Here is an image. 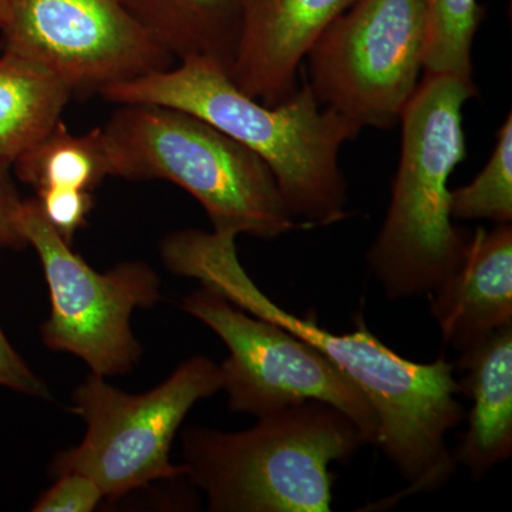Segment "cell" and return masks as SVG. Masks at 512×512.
<instances>
[{"mask_svg":"<svg viewBox=\"0 0 512 512\" xmlns=\"http://www.w3.org/2000/svg\"><path fill=\"white\" fill-rule=\"evenodd\" d=\"M235 239L228 232L178 231L164 239L161 256L174 274L198 279L251 315L305 340L359 387L379 421L376 446L407 483L387 503L446 485L457 470L447 434L466 419L454 365L443 356L431 363L404 359L380 342L360 316L353 332L338 335L320 328L313 313L299 318L285 311L249 278Z\"/></svg>","mask_w":512,"mask_h":512,"instance_id":"cell-1","label":"cell"},{"mask_svg":"<svg viewBox=\"0 0 512 512\" xmlns=\"http://www.w3.org/2000/svg\"><path fill=\"white\" fill-rule=\"evenodd\" d=\"M100 94L116 104L187 111L234 138L265 161L289 212L309 228L349 217L340 150L362 130L323 107L306 83L282 103L268 106L242 92L218 64L190 57Z\"/></svg>","mask_w":512,"mask_h":512,"instance_id":"cell-2","label":"cell"},{"mask_svg":"<svg viewBox=\"0 0 512 512\" xmlns=\"http://www.w3.org/2000/svg\"><path fill=\"white\" fill-rule=\"evenodd\" d=\"M476 96L470 80L423 74L400 117L392 198L366 256L390 301L433 292L466 254L471 234L453 224L448 184L467 157L463 110Z\"/></svg>","mask_w":512,"mask_h":512,"instance_id":"cell-3","label":"cell"},{"mask_svg":"<svg viewBox=\"0 0 512 512\" xmlns=\"http://www.w3.org/2000/svg\"><path fill=\"white\" fill-rule=\"evenodd\" d=\"M252 429L192 426L183 434L185 476L212 512H329L333 463L363 446L356 424L336 407L303 402L258 417Z\"/></svg>","mask_w":512,"mask_h":512,"instance_id":"cell-4","label":"cell"},{"mask_svg":"<svg viewBox=\"0 0 512 512\" xmlns=\"http://www.w3.org/2000/svg\"><path fill=\"white\" fill-rule=\"evenodd\" d=\"M119 106L101 128L111 177L178 185L217 232L276 238L309 229L289 212L265 161L234 138L173 107Z\"/></svg>","mask_w":512,"mask_h":512,"instance_id":"cell-5","label":"cell"},{"mask_svg":"<svg viewBox=\"0 0 512 512\" xmlns=\"http://www.w3.org/2000/svg\"><path fill=\"white\" fill-rule=\"evenodd\" d=\"M220 390V366L204 356L187 360L147 393H126L92 375L73 394L86 436L57 454L50 473L93 478L111 500L153 481L184 477L185 467L170 461L175 434L195 403Z\"/></svg>","mask_w":512,"mask_h":512,"instance_id":"cell-6","label":"cell"},{"mask_svg":"<svg viewBox=\"0 0 512 512\" xmlns=\"http://www.w3.org/2000/svg\"><path fill=\"white\" fill-rule=\"evenodd\" d=\"M423 0H355L313 43L306 84L359 130L400 123L424 73Z\"/></svg>","mask_w":512,"mask_h":512,"instance_id":"cell-7","label":"cell"},{"mask_svg":"<svg viewBox=\"0 0 512 512\" xmlns=\"http://www.w3.org/2000/svg\"><path fill=\"white\" fill-rule=\"evenodd\" d=\"M18 228L35 249L50 293V315L42 326L47 348L72 353L101 377L131 372L141 345L131 330L134 309L160 299V278L143 262L94 271L43 217L36 198L23 200Z\"/></svg>","mask_w":512,"mask_h":512,"instance_id":"cell-8","label":"cell"},{"mask_svg":"<svg viewBox=\"0 0 512 512\" xmlns=\"http://www.w3.org/2000/svg\"><path fill=\"white\" fill-rule=\"evenodd\" d=\"M183 308L228 348L220 369L232 412L261 417L313 400L345 413L365 443L376 444L379 421L372 404L318 349L207 286L185 296Z\"/></svg>","mask_w":512,"mask_h":512,"instance_id":"cell-9","label":"cell"},{"mask_svg":"<svg viewBox=\"0 0 512 512\" xmlns=\"http://www.w3.org/2000/svg\"><path fill=\"white\" fill-rule=\"evenodd\" d=\"M3 52L55 74L74 93L161 72L173 56L131 18L121 0H6Z\"/></svg>","mask_w":512,"mask_h":512,"instance_id":"cell-10","label":"cell"},{"mask_svg":"<svg viewBox=\"0 0 512 512\" xmlns=\"http://www.w3.org/2000/svg\"><path fill=\"white\" fill-rule=\"evenodd\" d=\"M355 0H248L231 79L242 92L276 106L298 89L306 53Z\"/></svg>","mask_w":512,"mask_h":512,"instance_id":"cell-11","label":"cell"},{"mask_svg":"<svg viewBox=\"0 0 512 512\" xmlns=\"http://www.w3.org/2000/svg\"><path fill=\"white\" fill-rule=\"evenodd\" d=\"M430 295L441 338L457 352L512 325V225L478 228L460 264Z\"/></svg>","mask_w":512,"mask_h":512,"instance_id":"cell-12","label":"cell"},{"mask_svg":"<svg viewBox=\"0 0 512 512\" xmlns=\"http://www.w3.org/2000/svg\"><path fill=\"white\" fill-rule=\"evenodd\" d=\"M456 366L464 372L460 394L473 409L453 456L480 478L512 454V325L461 352Z\"/></svg>","mask_w":512,"mask_h":512,"instance_id":"cell-13","label":"cell"},{"mask_svg":"<svg viewBox=\"0 0 512 512\" xmlns=\"http://www.w3.org/2000/svg\"><path fill=\"white\" fill-rule=\"evenodd\" d=\"M173 59L210 60L228 74L237 59L248 0H121Z\"/></svg>","mask_w":512,"mask_h":512,"instance_id":"cell-14","label":"cell"},{"mask_svg":"<svg viewBox=\"0 0 512 512\" xmlns=\"http://www.w3.org/2000/svg\"><path fill=\"white\" fill-rule=\"evenodd\" d=\"M73 93L40 64L0 56V161L13 165L56 126Z\"/></svg>","mask_w":512,"mask_h":512,"instance_id":"cell-15","label":"cell"},{"mask_svg":"<svg viewBox=\"0 0 512 512\" xmlns=\"http://www.w3.org/2000/svg\"><path fill=\"white\" fill-rule=\"evenodd\" d=\"M12 170L36 192L46 188L93 192L111 177L101 128L76 136L67 130L62 120L20 156Z\"/></svg>","mask_w":512,"mask_h":512,"instance_id":"cell-16","label":"cell"},{"mask_svg":"<svg viewBox=\"0 0 512 512\" xmlns=\"http://www.w3.org/2000/svg\"><path fill=\"white\" fill-rule=\"evenodd\" d=\"M426 50L423 74L474 82L473 43L484 20L478 0H423Z\"/></svg>","mask_w":512,"mask_h":512,"instance_id":"cell-17","label":"cell"},{"mask_svg":"<svg viewBox=\"0 0 512 512\" xmlns=\"http://www.w3.org/2000/svg\"><path fill=\"white\" fill-rule=\"evenodd\" d=\"M454 220L512 222V116L497 134L491 157L480 174L464 187L451 190Z\"/></svg>","mask_w":512,"mask_h":512,"instance_id":"cell-18","label":"cell"},{"mask_svg":"<svg viewBox=\"0 0 512 512\" xmlns=\"http://www.w3.org/2000/svg\"><path fill=\"white\" fill-rule=\"evenodd\" d=\"M36 201L43 217L57 234L73 244L74 234L86 224L94 207L92 191L72 188H46L36 192Z\"/></svg>","mask_w":512,"mask_h":512,"instance_id":"cell-19","label":"cell"},{"mask_svg":"<svg viewBox=\"0 0 512 512\" xmlns=\"http://www.w3.org/2000/svg\"><path fill=\"white\" fill-rule=\"evenodd\" d=\"M57 483L47 490L32 511L36 512H90L96 510L104 494L93 478L79 473L56 477Z\"/></svg>","mask_w":512,"mask_h":512,"instance_id":"cell-20","label":"cell"},{"mask_svg":"<svg viewBox=\"0 0 512 512\" xmlns=\"http://www.w3.org/2000/svg\"><path fill=\"white\" fill-rule=\"evenodd\" d=\"M0 387L40 397V399L50 397L45 382L33 373L28 363L10 345L2 328H0Z\"/></svg>","mask_w":512,"mask_h":512,"instance_id":"cell-21","label":"cell"},{"mask_svg":"<svg viewBox=\"0 0 512 512\" xmlns=\"http://www.w3.org/2000/svg\"><path fill=\"white\" fill-rule=\"evenodd\" d=\"M22 198L12 177V165L0 161V251L19 249L25 244L18 228Z\"/></svg>","mask_w":512,"mask_h":512,"instance_id":"cell-22","label":"cell"},{"mask_svg":"<svg viewBox=\"0 0 512 512\" xmlns=\"http://www.w3.org/2000/svg\"><path fill=\"white\" fill-rule=\"evenodd\" d=\"M6 18H8V3L6 0H0V28L6 22Z\"/></svg>","mask_w":512,"mask_h":512,"instance_id":"cell-23","label":"cell"}]
</instances>
